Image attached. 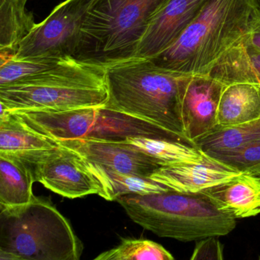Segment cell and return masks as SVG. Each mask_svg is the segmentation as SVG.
<instances>
[{"mask_svg": "<svg viewBox=\"0 0 260 260\" xmlns=\"http://www.w3.org/2000/svg\"><path fill=\"white\" fill-rule=\"evenodd\" d=\"M260 141V118L241 125L215 127L194 144L206 154L231 151Z\"/></svg>", "mask_w": 260, "mask_h": 260, "instance_id": "cell-22", "label": "cell"}, {"mask_svg": "<svg viewBox=\"0 0 260 260\" xmlns=\"http://www.w3.org/2000/svg\"><path fill=\"white\" fill-rule=\"evenodd\" d=\"M19 159L29 166L36 182L63 197L103 194L101 183L86 167L83 156L63 146Z\"/></svg>", "mask_w": 260, "mask_h": 260, "instance_id": "cell-9", "label": "cell"}, {"mask_svg": "<svg viewBox=\"0 0 260 260\" xmlns=\"http://www.w3.org/2000/svg\"><path fill=\"white\" fill-rule=\"evenodd\" d=\"M70 57H37L21 60L13 57L0 62V86L49 71Z\"/></svg>", "mask_w": 260, "mask_h": 260, "instance_id": "cell-24", "label": "cell"}, {"mask_svg": "<svg viewBox=\"0 0 260 260\" xmlns=\"http://www.w3.org/2000/svg\"><path fill=\"white\" fill-rule=\"evenodd\" d=\"M59 145L54 138L33 128L17 114L1 108L0 153L22 157Z\"/></svg>", "mask_w": 260, "mask_h": 260, "instance_id": "cell-15", "label": "cell"}, {"mask_svg": "<svg viewBox=\"0 0 260 260\" xmlns=\"http://www.w3.org/2000/svg\"><path fill=\"white\" fill-rule=\"evenodd\" d=\"M225 86L209 74L188 78L182 94V115L185 136L191 144L217 127L219 103Z\"/></svg>", "mask_w": 260, "mask_h": 260, "instance_id": "cell-10", "label": "cell"}, {"mask_svg": "<svg viewBox=\"0 0 260 260\" xmlns=\"http://www.w3.org/2000/svg\"><path fill=\"white\" fill-rule=\"evenodd\" d=\"M31 127L55 141L90 139L124 142L133 137L185 141L152 123L106 106L71 110L16 111Z\"/></svg>", "mask_w": 260, "mask_h": 260, "instance_id": "cell-7", "label": "cell"}, {"mask_svg": "<svg viewBox=\"0 0 260 260\" xmlns=\"http://www.w3.org/2000/svg\"><path fill=\"white\" fill-rule=\"evenodd\" d=\"M259 118V85L237 83L225 86L219 103L216 127L241 125Z\"/></svg>", "mask_w": 260, "mask_h": 260, "instance_id": "cell-16", "label": "cell"}, {"mask_svg": "<svg viewBox=\"0 0 260 260\" xmlns=\"http://www.w3.org/2000/svg\"><path fill=\"white\" fill-rule=\"evenodd\" d=\"M190 76L162 69L149 58L135 57L112 65L105 70L109 92L106 106L189 142L184 129L182 98Z\"/></svg>", "mask_w": 260, "mask_h": 260, "instance_id": "cell-2", "label": "cell"}, {"mask_svg": "<svg viewBox=\"0 0 260 260\" xmlns=\"http://www.w3.org/2000/svg\"><path fill=\"white\" fill-rule=\"evenodd\" d=\"M108 100L105 70L74 57L42 74L0 86V106L9 112L100 107Z\"/></svg>", "mask_w": 260, "mask_h": 260, "instance_id": "cell-6", "label": "cell"}, {"mask_svg": "<svg viewBox=\"0 0 260 260\" xmlns=\"http://www.w3.org/2000/svg\"><path fill=\"white\" fill-rule=\"evenodd\" d=\"M83 158L86 167L101 183L103 190L101 197L109 202L116 201L118 198L126 194H145L172 191L168 187L150 177L121 173Z\"/></svg>", "mask_w": 260, "mask_h": 260, "instance_id": "cell-20", "label": "cell"}, {"mask_svg": "<svg viewBox=\"0 0 260 260\" xmlns=\"http://www.w3.org/2000/svg\"><path fill=\"white\" fill-rule=\"evenodd\" d=\"M244 41L251 46L260 51V20L251 32L245 38Z\"/></svg>", "mask_w": 260, "mask_h": 260, "instance_id": "cell-27", "label": "cell"}, {"mask_svg": "<svg viewBox=\"0 0 260 260\" xmlns=\"http://www.w3.org/2000/svg\"><path fill=\"white\" fill-rule=\"evenodd\" d=\"M35 182L32 170L23 160L0 153V209L29 203Z\"/></svg>", "mask_w": 260, "mask_h": 260, "instance_id": "cell-19", "label": "cell"}, {"mask_svg": "<svg viewBox=\"0 0 260 260\" xmlns=\"http://www.w3.org/2000/svg\"><path fill=\"white\" fill-rule=\"evenodd\" d=\"M208 0H167L146 31L135 57L152 58L170 47L196 19Z\"/></svg>", "mask_w": 260, "mask_h": 260, "instance_id": "cell-12", "label": "cell"}, {"mask_svg": "<svg viewBox=\"0 0 260 260\" xmlns=\"http://www.w3.org/2000/svg\"><path fill=\"white\" fill-rule=\"evenodd\" d=\"M216 208L234 218L260 214V177L240 173L231 180L201 191Z\"/></svg>", "mask_w": 260, "mask_h": 260, "instance_id": "cell-14", "label": "cell"}, {"mask_svg": "<svg viewBox=\"0 0 260 260\" xmlns=\"http://www.w3.org/2000/svg\"><path fill=\"white\" fill-rule=\"evenodd\" d=\"M217 237H207L196 243L191 259H222L223 246Z\"/></svg>", "mask_w": 260, "mask_h": 260, "instance_id": "cell-26", "label": "cell"}, {"mask_svg": "<svg viewBox=\"0 0 260 260\" xmlns=\"http://www.w3.org/2000/svg\"><path fill=\"white\" fill-rule=\"evenodd\" d=\"M260 20L258 0H208L179 37L150 60L188 75L208 74Z\"/></svg>", "mask_w": 260, "mask_h": 260, "instance_id": "cell-1", "label": "cell"}, {"mask_svg": "<svg viewBox=\"0 0 260 260\" xmlns=\"http://www.w3.org/2000/svg\"><path fill=\"white\" fill-rule=\"evenodd\" d=\"M116 202L144 229L179 241L228 235L237 225L236 218L220 211L201 193L131 194L121 196Z\"/></svg>", "mask_w": 260, "mask_h": 260, "instance_id": "cell-5", "label": "cell"}, {"mask_svg": "<svg viewBox=\"0 0 260 260\" xmlns=\"http://www.w3.org/2000/svg\"><path fill=\"white\" fill-rule=\"evenodd\" d=\"M85 159L124 174L150 177L161 167L157 161L127 142L71 139L57 141Z\"/></svg>", "mask_w": 260, "mask_h": 260, "instance_id": "cell-11", "label": "cell"}, {"mask_svg": "<svg viewBox=\"0 0 260 260\" xmlns=\"http://www.w3.org/2000/svg\"><path fill=\"white\" fill-rule=\"evenodd\" d=\"M240 171L210 156L203 162L161 167L150 179L182 193H200L203 190L231 180Z\"/></svg>", "mask_w": 260, "mask_h": 260, "instance_id": "cell-13", "label": "cell"}, {"mask_svg": "<svg viewBox=\"0 0 260 260\" xmlns=\"http://www.w3.org/2000/svg\"><path fill=\"white\" fill-rule=\"evenodd\" d=\"M28 0H0V62L13 58L21 42L36 28Z\"/></svg>", "mask_w": 260, "mask_h": 260, "instance_id": "cell-17", "label": "cell"}, {"mask_svg": "<svg viewBox=\"0 0 260 260\" xmlns=\"http://www.w3.org/2000/svg\"><path fill=\"white\" fill-rule=\"evenodd\" d=\"M124 142L156 159L161 167L203 162L210 158L196 144L179 140L133 137Z\"/></svg>", "mask_w": 260, "mask_h": 260, "instance_id": "cell-21", "label": "cell"}, {"mask_svg": "<svg viewBox=\"0 0 260 260\" xmlns=\"http://www.w3.org/2000/svg\"><path fill=\"white\" fill-rule=\"evenodd\" d=\"M162 245L147 239H122L121 243L102 252L95 260H173Z\"/></svg>", "mask_w": 260, "mask_h": 260, "instance_id": "cell-23", "label": "cell"}, {"mask_svg": "<svg viewBox=\"0 0 260 260\" xmlns=\"http://www.w3.org/2000/svg\"><path fill=\"white\" fill-rule=\"evenodd\" d=\"M240 173H247L260 177V141L231 151L208 153Z\"/></svg>", "mask_w": 260, "mask_h": 260, "instance_id": "cell-25", "label": "cell"}, {"mask_svg": "<svg viewBox=\"0 0 260 260\" xmlns=\"http://www.w3.org/2000/svg\"><path fill=\"white\" fill-rule=\"evenodd\" d=\"M208 74L226 86L237 83L260 86V51L243 39L226 53Z\"/></svg>", "mask_w": 260, "mask_h": 260, "instance_id": "cell-18", "label": "cell"}, {"mask_svg": "<svg viewBox=\"0 0 260 260\" xmlns=\"http://www.w3.org/2000/svg\"><path fill=\"white\" fill-rule=\"evenodd\" d=\"M167 0H92L74 58L106 70L135 58L153 16Z\"/></svg>", "mask_w": 260, "mask_h": 260, "instance_id": "cell-3", "label": "cell"}, {"mask_svg": "<svg viewBox=\"0 0 260 260\" xmlns=\"http://www.w3.org/2000/svg\"><path fill=\"white\" fill-rule=\"evenodd\" d=\"M92 0H65L21 42L14 59L74 57Z\"/></svg>", "mask_w": 260, "mask_h": 260, "instance_id": "cell-8", "label": "cell"}, {"mask_svg": "<svg viewBox=\"0 0 260 260\" xmlns=\"http://www.w3.org/2000/svg\"><path fill=\"white\" fill-rule=\"evenodd\" d=\"M83 245L49 198L0 209V259L79 260Z\"/></svg>", "mask_w": 260, "mask_h": 260, "instance_id": "cell-4", "label": "cell"}]
</instances>
